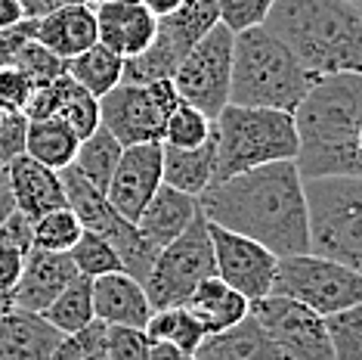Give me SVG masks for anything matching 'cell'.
<instances>
[{
  "label": "cell",
  "mask_w": 362,
  "mask_h": 360,
  "mask_svg": "<svg viewBox=\"0 0 362 360\" xmlns=\"http://www.w3.org/2000/svg\"><path fill=\"white\" fill-rule=\"evenodd\" d=\"M96 31L100 44L121 60H134L146 53L158 31V19L139 0H109L96 6Z\"/></svg>",
  "instance_id": "e0dca14e"
},
{
  "label": "cell",
  "mask_w": 362,
  "mask_h": 360,
  "mask_svg": "<svg viewBox=\"0 0 362 360\" xmlns=\"http://www.w3.org/2000/svg\"><path fill=\"white\" fill-rule=\"evenodd\" d=\"M31 236H35V249L69 255L78 245L81 236H84V224L78 220L75 211L65 206V208H56L50 215L37 218L35 224H31Z\"/></svg>",
  "instance_id": "1f68e13d"
},
{
  "label": "cell",
  "mask_w": 362,
  "mask_h": 360,
  "mask_svg": "<svg viewBox=\"0 0 362 360\" xmlns=\"http://www.w3.org/2000/svg\"><path fill=\"white\" fill-rule=\"evenodd\" d=\"M31 40L40 44L44 50H50L56 60H62V62L87 53L90 47L100 44L93 6L69 0V4H62L59 10L47 13L44 19L31 22Z\"/></svg>",
  "instance_id": "2e32d148"
},
{
  "label": "cell",
  "mask_w": 362,
  "mask_h": 360,
  "mask_svg": "<svg viewBox=\"0 0 362 360\" xmlns=\"http://www.w3.org/2000/svg\"><path fill=\"white\" fill-rule=\"evenodd\" d=\"M47 323L53 326L59 335H75V332H84L90 323H96V314H93V283L87 276H75L65 292L53 301L50 308L44 310Z\"/></svg>",
  "instance_id": "f1b7e54d"
},
{
  "label": "cell",
  "mask_w": 362,
  "mask_h": 360,
  "mask_svg": "<svg viewBox=\"0 0 362 360\" xmlns=\"http://www.w3.org/2000/svg\"><path fill=\"white\" fill-rule=\"evenodd\" d=\"M59 342L62 335L40 314L16 308L0 317V360H47Z\"/></svg>",
  "instance_id": "7402d4cb"
},
{
  "label": "cell",
  "mask_w": 362,
  "mask_h": 360,
  "mask_svg": "<svg viewBox=\"0 0 362 360\" xmlns=\"http://www.w3.org/2000/svg\"><path fill=\"white\" fill-rule=\"evenodd\" d=\"M139 4L149 10L155 19H164V16H170V13H177L180 6L186 4V0H139Z\"/></svg>",
  "instance_id": "bcb514c9"
},
{
  "label": "cell",
  "mask_w": 362,
  "mask_h": 360,
  "mask_svg": "<svg viewBox=\"0 0 362 360\" xmlns=\"http://www.w3.org/2000/svg\"><path fill=\"white\" fill-rule=\"evenodd\" d=\"M149 360H195V357L189 351H180L177 345H168V342H152Z\"/></svg>",
  "instance_id": "f6af8a7d"
},
{
  "label": "cell",
  "mask_w": 362,
  "mask_h": 360,
  "mask_svg": "<svg viewBox=\"0 0 362 360\" xmlns=\"http://www.w3.org/2000/svg\"><path fill=\"white\" fill-rule=\"evenodd\" d=\"M146 335H149V342H168V345H177L180 351H189V354H195L202 342L208 339L202 323L189 314V308L155 310L152 320L146 323Z\"/></svg>",
  "instance_id": "4dcf8cb0"
},
{
  "label": "cell",
  "mask_w": 362,
  "mask_h": 360,
  "mask_svg": "<svg viewBox=\"0 0 362 360\" xmlns=\"http://www.w3.org/2000/svg\"><path fill=\"white\" fill-rule=\"evenodd\" d=\"M263 28L316 78H362V16L353 0H276Z\"/></svg>",
  "instance_id": "3957f363"
},
{
  "label": "cell",
  "mask_w": 362,
  "mask_h": 360,
  "mask_svg": "<svg viewBox=\"0 0 362 360\" xmlns=\"http://www.w3.org/2000/svg\"><path fill=\"white\" fill-rule=\"evenodd\" d=\"M273 6H276V0H217L220 26L229 28L233 35L263 28V22H267Z\"/></svg>",
  "instance_id": "8d00e7d4"
},
{
  "label": "cell",
  "mask_w": 362,
  "mask_h": 360,
  "mask_svg": "<svg viewBox=\"0 0 362 360\" xmlns=\"http://www.w3.org/2000/svg\"><path fill=\"white\" fill-rule=\"evenodd\" d=\"M195 215H199V199L161 184V190L152 196V202L139 215L136 230L143 233V240L155 252H161L164 245H170L186 233V227L195 220Z\"/></svg>",
  "instance_id": "44dd1931"
},
{
  "label": "cell",
  "mask_w": 362,
  "mask_h": 360,
  "mask_svg": "<svg viewBox=\"0 0 362 360\" xmlns=\"http://www.w3.org/2000/svg\"><path fill=\"white\" fill-rule=\"evenodd\" d=\"M199 211L208 224L245 236L276 258L310 252L307 184L294 162H276L211 184L199 196Z\"/></svg>",
  "instance_id": "6da1fadb"
},
{
  "label": "cell",
  "mask_w": 362,
  "mask_h": 360,
  "mask_svg": "<svg viewBox=\"0 0 362 360\" xmlns=\"http://www.w3.org/2000/svg\"><path fill=\"white\" fill-rule=\"evenodd\" d=\"M75 276L78 270L69 255L31 249L25 258V270L16 283V308L28 310V314H44Z\"/></svg>",
  "instance_id": "d6986e66"
},
{
  "label": "cell",
  "mask_w": 362,
  "mask_h": 360,
  "mask_svg": "<svg viewBox=\"0 0 362 360\" xmlns=\"http://www.w3.org/2000/svg\"><path fill=\"white\" fill-rule=\"evenodd\" d=\"M220 22L217 0H186L177 13L158 19V31L149 50L124 62V84L170 81L177 65L186 60L199 40Z\"/></svg>",
  "instance_id": "9c48e42d"
},
{
  "label": "cell",
  "mask_w": 362,
  "mask_h": 360,
  "mask_svg": "<svg viewBox=\"0 0 362 360\" xmlns=\"http://www.w3.org/2000/svg\"><path fill=\"white\" fill-rule=\"evenodd\" d=\"M214 137H217L214 184L276 162H294L298 155V128L291 112L226 106L214 118Z\"/></svg>",
  "instance_id": "5b68a950"
},
{
  "label": "cell",
  "mask_w": 362,
  "mask_h": 360,
  "mask_svg": "<svg viewBox=\"0 0 362 360\" xmlns=\"http://www.w3.org/2000/svg\"><path fill=\"white\" fill-rule=\"evenodd\" d=\"M31 40V22H19L16 28H6L0 31V69H6V65L16 62V56H19V50L25 47Z\"/></svg>",
  "instance_id": "7bdbcfd3"
},
{
  "label": "cell",
  "mask_w": 362,
  "mask_h": 360,
  "mask_svg": "<svg viewBox=\"0 0 362 360\" xmlns=\"http://www.w3.org/2000/svg\"><path fill=\"white\" fill-rule=\"evenodd\" d=\"M353 4H356V10H359V16H362V0H353Z\"/></svg>",
  "instance_id": "f907efd6"
},
{
  "label": "cell",
  "mask_w": 362,
  "mask_h": 360,
  "mask_svg": "<svg viewBox=\"0 0 362 360\" xmlns=\"http://www.w3.org/2000/svg\"><path fill=\"white\" fill-rule=\"evenodd\" d=\"M71 264H75L78 276H87V280H100L105 274H118L121 267V258L115 255V249L109 242L103 240V236L84 230V236L78 240V245L69 252Z\"/></svg>",
  "instance_id": "836d02e7"
},
{
  "label": "cell",
  "mask_w": 362,
  "mask_h": 360,
  "mask_svg": "<svg viewBox=\"0 0 362 360\" xmlns=\"http://www.w3.org/2000/svg\"><path fill=\"white\" fill-rule=\"evenodd\" d=\"M93 283V314L105 326H127V330H146L152 320V305L143 283L130 274H105Z\"/></svg>",
  "instance_id": "ffe728a7"
},
{
  "label": "cell",
  "mask_w": 362,
  "mask_h": 360,
  "mask_svg": "<svg viewBox=\"0 0 362 360\" xmlns=\"http://www.w3.org/2000/svg\"><path fill=\"white\" fill-rule=\"evenodd\" d=\"M31 94H35V84L19 69L13 65L0 69V112H25Z\"/></svg>",
  "instance_id": "60d3db41"
},
{
  "label": "cell",
  "mask_w": 362,
  "mask_h": 360,
  "mask_svg": "<svg viewBox=\"0 0 362 360\" xmlns=\"http://www.w3.org/2000/svg\"><path fill=\"white\" fill-rule=\"evenodd\" d=\"M164 184V150L161 143H139L127 146L121 152L115 174L109 180L105 199L109 206L127 220H139L146 206L152 202V196L161 190Z\"/></svg>",
  "instance_id": "9a60e30c"
},
{
  "label": "cell",
  "mask_w": 362,
  "mask_h": 360,
  "mask_svg": "<svg viewBox=\"0 0 362 360\" xmlns=\"http://www.w3.org/2000/svg\"><path fill=\"white\" fill-rule=\"evenodd\" d=\"M208 236L214 245V267H217V276L229 289L245 296L251 305L273 296L276 267H279V258L273 252H267L263 245L245 240V236H238V233H229L217 224H208Z\"/></svg>",
  "instance_id": "5bb4252c"
},
{
  "label": "cell",
  "mask_w": 362,
  "mask_h": 360,
  "mask_svg": "<svg viewBox=\"0 0 362 360\" xmlns=\"http://www.w3.org/2000/svg\"><path fill=\"white\" fill-rule=\"evenodd\" d=\"M0 118H4V112H0Z\"/></svg>",
  "instance_id": "f5cc1de1"
},
{
  "label": "cell",
  "mask_w": 362,
  "mask_h": 360,
  "mask_svg": "<svg viewBox=\"0 0 362 360\" xmlns=\"http://www.w3.org/2000/svg\"><path fill=\"white\" fill-rule=\"evenodd\" d=\"M310 252L362 276V177L307 180Z\"/></svg>",
  "instance_id": "8992f818"
},
{
  "label": "cell",
  "mask_w": 362,
  "mask_h": 360,
  "mask_svg": "<svg viewBox=\"0 0 362 360\" xmlns=\"http://www.w3.org/2000/svg\"><path fill=\"white\" fill-rule=\"evenodd\" d=\"M6 193L13 199V208L19 215H25L31 224L56 208L69 206L59 171L40 165L28 155H19V159H13L6 165Z\"/></svg>",
  "instance_id": "ac0fdd59"
},
{
  "label": "cell",
  "mask_w": 362,
  "mask_h": 360,
  "mask_svg": "<svg viewBox=\"0 0 362 360\" xmlns=\"http://www.w3.org/2000/svg\"><path fill=\"white\" fill-rule=\"evenodd\" d=\"M65 75L78 87H84L93 100H103L105 94H112L124 81V60L115 56L112 50H105L103 44H96L87 53L65 62Z\"/></svg>",
  "instance_id": "4316f807"
},
{
  "label": "cell",
  "mask_w": 362,
  "mask_h": 360,
  "mask_svg": "<svg viewBox=\"0 0 362 360\" xmlns=\"http://www.w3.org/2000/svg\"><path fill=\"white\" fill-rule=\"evenodd\" d=\"M25 134L28 118L22 112H4V118H0V162L4 165L25 155Z\"/></svg>",
  "instance_id": "b9f144b4"
},
{
  "label": "cell",
  "mask_w": 362,
  "mask_h": 360,
  "mask_svg": "<svg viewBox=\"0 0 362 360\" xmlns=\"http://www.w3.org/2000/svg\"><path fill=\"white\" fill-rule=\"evenodd\" d=\"M19 22H25V16H22L19 0H0V31L16 28Z\"/></svg>",
  "instance_id": "ee69618b"
},
{
  "label": "cell",
  "mask_w": 362,
  "mask_h": 360,
  "mask_svg": "<svg viewBox=\"0 0 362 360\" xmlns=\"http://www.w3.org/2000/svg\"><path fill=\"white\" fill-rule=\"evenodd\" d=\"M35 249V236H31V220L19 211L0 224V292H16L25 258Z\"/></svg>",
  "instance_id": "f546056e"
},
{
  "label": "cell",
  "mask_w": 362,
  "mask_h": 360,
  "mask_svg": "<svg viewBox=\"0 0 362 360\" xmlns=\"http://www.w3.org/2000/svg\"><path fill=\"white\" fill-rule=\"evenodd\" d=\"M325 330L334 360H362V301L325 317Z\"/></svg>",
  "instance_id": "e575fe53"
},
{
  "label": "cell",
  "mask_w": 362,
  "mask_h": 360,
  "mask_svg": "<svg viewBox=\"0 0 362 360\" xmlns=\"http://www.w3.org/2000/svg\"><path fill=\"white\" fill-rule=\"evenodd\" d=\"M211 134H214V121L204 116V112L180 103L177 109L170 112L168 125H164L161 146H168V150H195V146H202Z\"/></svg>",
  "instance_id": "d6a6232c"
},
{
  "label": "cell",
  "mask_w": 362,
  "mask_h": 360,
  "mask_svg": "<svg viewBox=\"0 0 362 360\" xmlns=\"http://www.w3.org/2000/svg\"><path fill=\"white\" fill-rule=\"evenodd\" d=\"M62 184H65V199H69V208L78 215V220L84 224V230L103 236L105 242L115 249V255L121 258V267L124 274H130L134 280L143 283L152 270V261L158 252L152 249L149 242L143 240V233L136 230L134 220L121 218L118 211L109 206L105 193L93 190L87 180H81L71 168L59 171Z\"/></svg>",
  "instance_id": "8fae6325"
},
{
  "label": "cell",
  "mask_w": 362,
  "mask_h": 360,
  "mask_svg": "<svg viewBox=\"0 0 362 360\" xmlns=\"http://www.w3.org/2000/svg\"><path fill=\"white\" fill-rule=\"evenodd\" d=\"M78 4H87V6H93V10H96L100 4H109V0H78Z\"/></svg>",
  "instance_id": "681fc988"
},
{
  "label": "cell",
  "mask_w": 362,
  "mask_h": 360,
  "mask_svg": "<svg viewBox=\"0 0 362 360\" xmlns=\"http://www.w3.org/2000/svg\"><path fill=\"white\" fill-rule=\"evenodd\" d=\"M217 276L214 267V245L208 236V220L199 211L195 220L186 227V233L155 255L149 276L143 280V289L149 296L152 310L168 308H186L189 296L199 286Z\"/></svg>",
  "instance_id": "52a82bcc"
},
{
  "label": "cell",
  "mask_w": 362,
  "mask_h": 360,
  "mask_svg": "<svg viewBox=\"0 0 362 360\" xmlns=\"http://www.w3.org/2000/svg\"><path fill=\"white\" fill-rule=\"evenodd\" d=\"M47 360H105V323H90L84 332L62 335Z\"/></svg>",
  "instance_id": "f35d334b"
},
{
  "label": "cell",
  "mask_w": 362,
  "mask_h": 360,
  "mask_svg": "<svg viewBox=\"0 0 362 360\" xmlns=\"http://www.w3.org/2000/svg\"><path fill=\"white\" fill-rule=\"evenodd\" d=\"M53 118L65 121V125L75 130L78 140H87L90 134H96V130L103 128L100 125V100H93V96H90L84 87H78L75 81H71L69 96H65V103L59 106V112H56Z\"/></svg>",
  "instance_id": "d590c367"
},
{
  "label": "cell",
  "mask_w": 362,
  "mask_h": 360,
  "mask_svg": "<svg viewBox=\"0 0 362 360\" xmlns=\"http://www.w3.org/2000/svg\"><path fill=\"white\" fill-rule=\"evenodd\" d=\"M251 317L288 360H334L325 317L316 310L282 296H267L251 305Z\"/></svg>",
  "instance_id": "4fadbf2b"
},
{
  "label": "cell",
  "mask_w": 362,
  "mask_h": 360,
  "mask_svg": "<svg viewBox=\"0 0 362 360\" xmlns=\"http://www.w3.org/2000/svg\"><path fill=\"white\" fill-rule=\"evenodd\" d=\"M78 146H81V140L65 121H59V118L28 121L25 155L40 162V165H47L53 171H65L71 162H75Z\"/></svg>",
  "instance_id": "484cf974"
},
{
  "label": "cell",
  "mask_w": 362,
  "mask_h": 360,
  "mask_svg": "<svg viewBox=\"0 0 362 360\" xmlns=\"http://www.w3.org/2000/svg\"><path fill=\"white\" fill-rule=\"evenodd\" d=\"M192 357L195 360H288L251 314L242 323L229 326L226 332L208 335Z\"/></svg>",
  "instance_id": "603a6c76"
},
{
  "label": "cell",
  "mask_w": 362,
  "mask_h": 360,
  "mask_svg": "<svg viewBox=\"0 0 362 360\" xmlns=\"http://www.w3.org/2000/svg\"><path fill=\"white\" fill-rule=\"evenodd\" d=\"M298 155L294 168L307 180L362 177L359 128H362V78H319L294 109Z\"/></svg>",
  "instance_id": "7a4b0ae2"
},
{
  "label": "cell",
  "mask_w": 362,
  "mask_h": 360,
  "mask_svg": "<svg viewBox=\"0 0 362 360\" xmlns=\"http://www.w3.org/2000/svg\"><path fill=\"white\" fill-rule=\"evenodd\" d=\"M0 193H6V165L0 162Z\"/></svg>",
  "instance_id": "c3c4849f"
},
{
  "label": "cell",
  "mask_w": 362,
  "mask_h": 360,
  "mask_svg": "<svg viewBox=\"0 0 362 360\" xmlns=\"http://www.w3.org/2000/svg\"><path fill=\"white\" fill-rule=\"evenodd\" d=\"M233 44L235 35L217 22L204 35L186 60L174 72V87L180 103L204 112L211 121L229 106V84H233Z\"/></svg>",
  "instance_id": "7c38bea8"
},
{
  "label": "cell",
  "mask_w": 362,
  "mask_h": 360,
  "mask_svg": "<svg viewBox=\"0 0 362 360\" xmlns=\"http://www.w3.org/2000/svg\"><path fill=\"white\" fill-rule=\"evenodd\" d=\"M149 348L146 330L105 326V360H149Z\"/></svg>",
  "instance_id": "ab89813d"
},
{
  "label": "cell",
  "mask_w": 362,
  "mask_h": 360,
  "mask_svg": "<svg viewBox=\"0 0 362 360\" xmlns=\"http://www.w3.org/2000/svg\"><path fill=\"white\" fill-rule=\"evenodd\" d=\"M121 152H124V146L115 140L105 128H100L96 134H90L87 140H81L78 155H75V162H71L69 168L75 171L81 180H87L93 190L105 193L109 190V180L115 174V165H118V159H121Z\"/></svg>",
  "instance_id": "83f0119b"
},
{
  "label": "cell",
  "mask_w": 362,
  "mask_h": 360,
  "mask_svg": "<svg viewBox=\"0 0 362 360\" xmlns=\"http://www.w3.org/2000/svg\"><path fill=\"white\" fill-rule=\"evenodd\" d=\"M273 296L298 301L316 310L319 317H332L362 301V276L337 261L307 252V255L279 258Z\"/></svg>",
  "instance_id": "ba28073f"
},
{
  "label": "cell",
  "mask_w": 362,
  "mask_h": 360,
  "mask_svg": "<svg viewBox=\"0 0 362 360\" xmlns=\"http://www.w3.org/2000/svg\"><path fill=\"white\" fill-rule=\"evenodd\" d=\"M164 150V186L192 196H199L214 184V171H217V137H208L195 150Z\"/></svg>",
  "instance_id": "d4e9b609"
},
{
  "label": "cell",
  "mask_w": 362,
  "mask_h": 360,
  "mask_svg": "<svg viewBox=\"0 0 362 360\" xmlns=\"http://www.w3.org/2000/svg\"><path fill=\"white\" fill-rule=\"evenodd\" d=\"M316 75L267 28L235 35L229 106L291 112L316 84Z\"/></svg>",
  "instance_id": "277c9868"
},
{
  "label": "cell",
  "mask_w": 362,
  "mask_h": 360,
  "mask_svg": "<svg viewBox=\"0 0 362 360\" xmlns=\"http://www.w3.org/2000/svg\"><path fill=\"white\" fill-rule=\"evenodd\" d=\"M186 308H189V314L202 323L204 335L226 332L229 326L242 323L245 317L251 314V301L245 296H238L235 289H229L220 276H208V280L189 296Z\"/></svg>",
  "instance_id": "cb8c5ba5"
},
{
  "label": "cell",
  "mask_w": 362,
  "mask_h": 360,
  "mask_svg": "<svg viewBox=\"0 0 362 360\" xmlns=\"http://www.w3.org/2000/svg\"><path fill=\"white\" fill-rule=\"evenodd\" d=\"M13 199H10V193H0V224H4V220L6 218H10L13 215Z\"/></svg>",
  "instance_id": "7dc6e473"
},
{
  "label": "cell",
  "mask_w": 362,
  "mask_h": 360,
  "mask_svg": "<svg viewBox=\"0 0 362 360\" xmlns=\"http://www.w3.org/2000/svg\"><path fill=\"white\" fill-rule=\"evenodd\" d=\"M13 69H19L22 75H25L31 84H35V90L65 75V62L56 60L50 50H44V47L35 44V40H28V44L19 50V56H16V62H13Z\"/></svg>",
  "instance_id": "74e56055"
},
{
  "label": "cell",
  "mask_w": 362,
  "mask_h": 360,
  "mask_svg": "<svg viewBox=\"0 0 362 360\" xmlns=\"http://www.w3.org/2000/svg\"><path fill=\"white\" fill-rule=\"evenodd\" d=\"M180 106L174 81H152V84H124L121 81L112 94L100 100V125L121 146L161 143L164 125Z\"/></svg>",
  "instance_id": "30bf717a"
},
{
  "label": "cell",
  "mask_w": 362,
  "mask_h": 360,
  "mask_svg": "<svg viewBox=\"0 0 362 360\" xmlns=\"http://www.w3.org/2000/svg\"><path fill=\"white\" fill-rule=\"evenodd\" d=\"M359 155H362V128H359Z\"/></svg>",
  "instance_id": "816d5d0a"
}]
</instances>
